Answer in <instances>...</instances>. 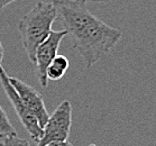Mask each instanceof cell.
<instances>
[{
  "instance_id": "obj_4",
  "label": "cell",
  "mask_w": 156,
  "mask_h": 146,
  "mask_svg": "<svg viewBox=\"0 0 156 146\" xmlns=\"http://www.w3.org/2000/svg\"><path fill=\"white\" fill-rule=\"evenodd\" d=\"M0 82H1V86L4 88L6 96L8 97L10 103L12 105L14 109L17 112V116L19 118V120L21 121L23 126L28 132L33 141L38 143L43 137V128L39 126L38 120L36 119L35 116L24 105L23 100L20 99V97L18 96L15 88L11 86L10 81H9V75L7 74L6 70L2 68V65H0Z\"/></svg>"
},
{
  "instance_id": "obj_8",
  "label": "cell",
  "mask_w": 156,
  "mask_h": 146,
  "mask_svg": "<svg viewBox=\"0 0 156 146\" xmlns=\"http://www.w3.org/2000/svg\"><path fill=\"white\" fill-rule=\"evenodd\" d=\"M10 136H17L8 116L0 106V138H7Z\"/></svg>"
},
{
  "instance_id": "obj_5",
  "label": "cell",
  "mask_w": 156,
  "mask_h": 146,
  "mask_svg": "<svg viewBox=\"0 0 156 146\" xmlns=\"http://www.w3.org/2000/svg\"><path fill=\"white\" fill-rule=\"evenodd\" d=\"M68 35L65 29L63 30H52L44 42H43L36 50L35 54V68L36 75L38 80L39 86L42 88H47L48 80L46 77V70L52 63V61L58 55V47H60L64 37Z\"/></svg>"
},
{
  "instance_id": "obj_2",
  "label": "cell",
  "mask_w": 156,
  "mask_h": 146,
  "mask_svg": "<svg viewBox=\"0 0 156 146\" xmlns=\"http://www.w3.org/2000/svg\"><path fill=\"white\" fill-rule=\"evenodd\" d=\"M57 18V11L52 2L38 1L18 23L21 45L33 65L35 64L37 47L48 37Z\"/></svg>"
},
{
  "instance_id": "obj_11",
  "label": "cell",
  "mask_w": 156,
  "mask_h": 146,
  "mask_svg": "<svg viewBox=\"0 0 156 146\" xmlns=\"http://www.w3.org/2000/svg\"><path fill=\"white\" fill-rule=\"evenodd\" d=\"M14 1H16V0H0V9L7 7L8 5L12 4Z\"/></svg>"
},
{
  "instance_id": "obj_1",
  "label": "cell",
  "mask_w": 156,
  "mask_h": 146,
  "mask_svg": "<svg viewBox=\"0 0 156 146\" xmlns=\"http://www.w3.org/2000/svg\"><path fill=\"white\" fill-rule=\"evenodd\" d=\"M52 5L87 69L97 64L120 42L122 30L100 20L84 0H52Z\"/></svg>"
},
{
  "instance_id": "obj_12",
  "label": "cell",
  "mask_w": 156,
  "mask_h": 146,
  "mask_svg": "<svg viewBox=\"0 0 156 146\" xmlns=\"http://www.w3.org/2000/svg\"><path fill=\"white\" fill-rule=\"evenodd\" d=\"M4 55H5V50H4L2 44H1V39H0V65H1L2 60H4Z\"/></svg>"
},
{
  "instance_id": "obj_10",
  "label": "cell",
  "mask_w": 156,
  "mask_h": 146,
  "mask_svg": "<svg viewBox=\"0 0 156 146\" xmlns=\"http://www.w3.org/2000/svg\"><path fill=\"white\" fill-rule=\"evenodd\" d=\"M46 146H73L71 143H69L68 141H65V142H54V143H51L48 145Z\"/></svg>"
},
{
  "instance_id": "obj_3",
  "label": "cell",
  "mask_w": 156,
  "mask_h": 146,
  "mask_svg": "<svg viewBox=\"0 0 156 146\" xmlns=\"http://www.w3.org/2000/svg\"><path fill=\"white\" fill-rule=\"evenodd\" d=\"M72 125V106L69 100H64L50 115L43 128V137L36 146H46L54 142L68 141Z\"/></svg>"
},
{
  "instance_id": "obj_9",
  "label": "cell",
  "mask_w": 156,
  "mask_h": 146,
  "mask_svg": "<svg viewBox=\"0 0 156 146\" xmlns=\"http://www.w3.org/2000/svg\"><path fill=\"white\" fill-rule=\"evenodd\" d=\"M2 144L4 146H30L26 139L19 138L18 136H10V137L5 138Z\"/></svg>"
},
{
  "instance_id": "obj_14",
  "label": "cell",
  "mask_w": 156,
  "mask_h": 146,
  "mask_svg": "<svg viewBox=\"0 0 156 146\" xmlns=\"http://www.w3.org/2000/svg\"><path fill=\"white\" fill-rule=\"evenodd\" d=\"M0 146H4V144H2V143H0Z\"/></svg>"
},
{
  "instance_id": "obj_13",
  "label": "cell",
  "mask_w": 156,
  "mask_h": 146,
  "mask_svg": "<svg viewBox=\"0 0 156 146\" xmlns=\"http://www.w3.org/2000/svg\"><path fill=\"white\" fill-rule=\"evenodd\" d=\"M84 1H91V2H100V4H105V2H114L116 0H84Z\"/></svg>"
},
{
  "instance_id": "obj_6",
  "label": "cell",
  "mask_w": 156,
  "mask_h": 146,
  "mask_svg": "<svg viewBox=\"0 0 156 146\" xmlns=\"http://www.w3.org/2000/svg\"><path fill=\"white\" fill-rule=\"evenodd\" d=\"M9 81H10L11 86L15 88V90L17 91L18 96L20 97V99L23 100V102L27 107V109L38 120L39 126L44 128V126L46 125L47 120L50 118V114L45 107V102H44L42 94L35 88L27 84L26 82L21 81L20 79L9 77Z\"/></svg>"
},
{
  "instance_id": "obj_7",
  "label": "cell",
  "mask_w": 156,
  "mask_h": 146,
  "mask_svg": "<svg viewBox=\"0 0 156 146\" xmlns=\"http://www.w3.org/2000/svg\"><path fill=\"white\" fill-rule=\"evenodd\" d=\"M70 63L66 56L58 54L46 70V77L48 81H58L63 78L69 70Z\"/></svg>"
}]
</instances>
